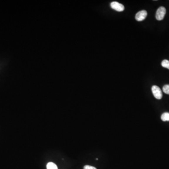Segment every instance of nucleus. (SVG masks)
I'll return each instance as SVG.
<instances>
[{"label":"nucleus","mask_w":169,"mask_h":169,"mask_svg":"<svg viewBox=\"0 0 169 169\" xmlns=\"http://www.w3.org/2000/svg\"><path fill=\"white\" fill-rule=\"evenodd\" d=\"M166 13V10L164 7H160L156 11L155 18L158 21L162 20Z\"/></svg>","instance_id":"1"},{"label":"nucleus","mask_w":169,"mask_h":169,"mask_svg":"<svg viewBox=\"0 0 169 169\" xmlns=\"http://www.w3.org/2000/svg\"><path fill=\"white\" fill-rule=\"evenodd\" d=\"M147 15H148V13H147V11L142 10L137 13L135 16V19L138 21H143L146 19Z\"/></svg>","instance_id":"4"},{"label":"nucleus","mask_w":169,"mask_h":169,"mask_svg":"<svg viewBox=\"0 0 169 169\" xmlns=\"http://www.w3.org/2000/svg\"><path fill=\"white\" fill-rule=\"evenodd\" d=\"M111 7L112 9L118 12H121L124 11L125 7L123 5L117 1H113L111 4Z\"/></svg>","instance_id":"3"},{"label":"nucleus","mask_w":169,"mask_h":169,"mask_svg":"<svg viewBox=\"0 0 169 169\" xmlns=\"http://www.w3.org/2000/svg\"><path fill=\"white\" fill-rule=\"evenodd\" d=\"M161 119L163 121H169V113H163L161 116Z\"/></svg>","instance_id":"5"},{"label":"nucleus","mask_w":169,"mask_h":169,"mask_svg":"<svg viewBox=\"0 0 169 169\" xmlns=\"http://www.w3.org/2000/svg\"><path fill=\"white\" fill-rule=\"evenodd\" d=\"M163 90L165 93L169 95V85H165L164 86L163 88Z\"/></svg>","instance_id":"8"},{"label":"nucleus","mask_w":169,"mask_h":169,"mask_svg":"<svg viewBox=\"0 0 169 169\" xmlns=\"http://www.w3.org/2000/svg\"><path fill=\"white\" fill-rule=\"evenodd\" d=\"M83 169H97L96 167L88 165H86L84 166Z\"/></svg>","instance_id":"9"},{"label":"nucleus","mask_w":169,"mask_h":169,"mask_svg":"<svg viewBox=\"0 0 169 169\" xmlns=\"http://www.w3.org/2000/svg\"><path fill=\"white\" fill-rule=\"evenodd\" d=\"M152 92L154 97L158 100H160L162 98L163 93L161 89L157 86H153L152 87Z\"/></svg>","instance_id":"2"},{"label":"nucleus","mask_w":169,"mask_h":169,"mask_svg":"<svg viewBox=\"0 0 169 169\" xmlns=\"http://www.w3.org/2000/svg\"><path fill=\"white\" fill-rule=\"evenodd\" d=\"M47 169H58L57 165L54 163L49 162L47 164Z\"/></svg>","instance_id":"6"},{"label":"nucleus","mask_w":169,"mask_h":169,"mask_svg":"<svg viewBox=\"0 0 169 169\" xmlns=\"http://www.w3.org/2000/svg\"><path fill=\"white\" fill-rule=\"evenodd\" d=\"M162 66L163 67L166 68L169 70V61L167 60H164L162 62Z\"/></svg>","instance_id":"7"}]
</instances>
